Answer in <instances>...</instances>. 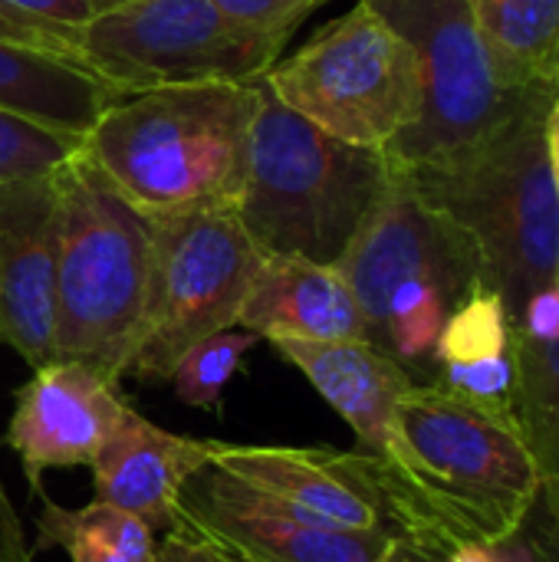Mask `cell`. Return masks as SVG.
<instances>
[{
  "instance_id": "cell-1",
  "label": "cell",
  "mask_w": 559,
  "mask_h": 562,
  "mask_svg": "<svg viewBox=\"0 0 559 562\" xmlns=\"http://www.w3.org/2000/svg\"><path fill=\"white\" fill-rule=\"evenodd\" d=\"M399 471L382 474L402 562H441L458 543L507 547L540 494V474L511 408L441 382L399 398Z\"/></svg>"
},
{
  "instance_id": "cell-2",
  "label": "cell",
  "mask_w": 559,
  "mask_h": 562,
  "mask_svg": "<svg viewBox=\"0 0 559 562\" xmlns=\"http://www.w3.org/2000/svg\"><path fill=\"white\" fill-rule=\"evenodd\" d=\"M257 82H194L122 95L82 135V155L145 217L234 204Z\"/></svg>"
},
{
  "instance_id": "cell-3",
  "label": "cell",
  "mask_w": 559,
  "mask_h": 562,
  "mask_svg": "<svg viewBox=\"0 0 559 562\" xmlns=\"http://www.w3.org/2000/svg\"><path fill=\"white\" fill-rule=\"evenodd\" d=\"M389 178L382 148L323 132L260 82L234 214L267 257L336 267Z\"/></svg>"
},
{
  "instance_id": "cell-4",
  "label": "cell",
  "mask_w": 559,
  "mask_h": 562,
  "mask_svg": "<svg viewBox=\"0 0 559 562\" xmlns=\"http://www.w3.org/2000/svg\"><path fill=\"white\" fill-rule=\"evenodd\" d=\"M56 359L128 375L152 277V217L76 151L56 168Z\"/></svg>"
},
{
  "instance_id": "cell-5",
  "label": "cell",
  "mask_w": 559,
  "mask_h": 562,
  "mask_svg": "<svg viewBox=\"0 0 559 562\" xmlns=\"http://www.w3.org/2000/svg\"><path fill=\"white\" fill-rule=\"evenodd\" d=\"M547 112L524 115L461 161L399 171L474 237L488 286L501 293L514 323L534 293L559 280V191L547 155Z\"/></svg>"
},
{
  "instance_id": "cell-6",
  "label": "cell",
  "mask_w": 559,
  "mask_h": 562,
  "mask_svg": "<svg viewBox=\"0 0 559 562\" xmlns=\"http://www.w3.org/2000/svg\"><path fill=\"white\" fill-rule=\"evenodd\" d=\"M418 53V119L385 148L395 171H428L461 161L530 112L557 99L501 82L468 0H366Z\"/></svg>"
},
{
  "instance_id": "cell-7",
  "label": "cell",
  "mask_w": 559,
  "mask_h": 562,
  "mask_svg": "<svg viewBox=\"0 0 559 562\" xmlns=\"http://www.w3.org/2000/svg\"><path fill=\"white\" fill-rule=\"evenodd\" d=\"M260 82L323 132L382 151L418 119L422 105L415 46L366 0L293 56L277 59Z\"/></svg>"
},
{
  "instance_id": "cell-8",
  "label": "cell",
  "mask_w": 559,
  "mask_h": 562,
  "mask_svg": "<svg viewBox=\"0 0 559 562\" xmlns=\"http://www.w3.org/2000/svg\"><path fill=\"white\" fill-rule=\"evenodd\" d=\"M264 260L234 204L152 217L148 300L128 375L168 382L191 346L234 329Z\"/></svg>"
},
{
  "instance_id": "cell-9",
  "label": "cell",
  "mask_w": 559,
  "mask_h": 562,
  "mask_svg": "<svg viewBox=\"0 0 559 562\" xmlns=\"http://www.w3.org/2000/svg\"><path fill=\"white\" fill-rule=\"evenodd\" d=\"M283 46L217 0H125L76 30L79 63L119 99L161 86L257 82Z\"/></svg>"
},
{
  "instance_id": "cell-10",
  "label": "cell",
  "mask_w": 559,
  "mask_h": 562,
  "mask_svg": "<svg viewBox=\"0 0 559 562\" xmlns=\"http://www.w3.org/2000/svg\"><path fill=\"white\" fill-rule=\"evenodd\" d=\"M336 270L356 293L369 336L385 300L405 283H438L455 300L488 283L474 237L399 171L362 217Z\"/></svg>"
},
{
  "instance_id": "cell-11",
  "label": "cell",
  "mask_w": 559,
  "mask_h": 562,
  "mask_svg": "<svg viewBox=\"0 0 559 562\" xmlns=\"http://www.w3.org/2000/svg\"><path fill=\"white\" fill-rule=\"evenodd\" d=\"M237 562H395L389 530H346L306 517L208 464L178 494V527Z\"/></svg>"
},
{
  "instance_id": "cell-12",
  "label": "cell",
  "mask_w": 559,
  "mask_h": 562,
  "mask_svg": "<svg viewBox=\"0 0 559 562\" xmlns=\"http://www.w3.org/2000/svg\"><path fill=\"white\" fill-rule=\"evenodd\" d=\"M125 408L119 379L76 359H53L16 392L7 448L20 458L26 484L43 494L46 471L92 464Z\"/></svg>"
},
{
  "instance_id": "cell-13",
  "label": "cell",
  "mask_w": 559,
  "mask_h": 562,
  "mask_svg": "<svg viewBox=\"0 0 559 562\" xmlns=\"http://www.w3.org/2000/svg\"><path fill=\"white\" fill-rule=\"evenodd\" d=\"M211 464L323 524L346 530H389L399 537L379 464L369 454L224 441Z\"/></svg>"
},
{
  "instance_id": "cell-14",
  "label": "cell",
  "mask_w": 559,
  "mask_h": 562,
  "mask_svg": "<svg viewBox=\"0 0 559 562\" xmlns=\"http://www.w3.org/2000/svg\"><path fill=\"white\" fill-rule=\"evenodd\" d=\"M53 175L0 184V342L30 369L56 359Z\"/></svg>"
},
{
  "instance_id": "cell-15",
  "label": "cell",
  "mask_w": 559,
  "mask_h": 562,
  "mask_svg": "<svg viewBox=\"0 0 559 562\" xmlns=\"http://www.w3.org/2000/svg\"><path fill=\"white\" fill-rule=\"evenodd\" d=\"M283 362L300 369L326 405L353 428L356 451L382 474L399 471V398L415 385L412 372L369 339L339 342H270Z\"/></svg>"
},
{
  "instance_id": "cell-16",
  "label": "cell",
  "mask_w": 559,
  "mask_h": 562,
  "mask_svg": "<svg viewBox=\"0 0 559 562\" xmlns=\"http://www.w3.org/2000/svg\"><path fill=\"white\" fill-rule=\"evenodd\" d=\"M224 441L165 431L125 408L109 441L92 458V501L112 504L155 533L178 527V494L191 474L208 468Z\"/></svg>"
},
{
  "instance_id": "cell-17",
  "label": "cell",
  "mask_w": 559,
  "mask_h": 562,
  "mask_svg": "<svg viewBox=\"0 0 559 562\" xmlns=\"http://www.w3.org/2000/svg\"><path fill=\"white\" fill-rule=\"evenodd\" d=\"M237 326L267 342L369 339L366 316L343 273L306 257H267Z\"/></svg>"
},
{
  "instance_id": "cell-18",
  "label": "cell",
  "mask_w": 559,
  "mask_h": 562,
  "mask_svg": "<svg viewBox=\"0 0 559 562\" xmlns=\"http://www.w3.org/2000/svg\"><path fill=\"white\" fill-rule=\"evenodd\" d=\"M119 95L82 63L0 40V109L82 138Z\"/></svg>"
},
{
  "instance_id": "cell-19",
  "label": "cell",
  "mask_w": 559,
  "mask_h": 562,
  "mask_svg": "<svg viewBox=\"0 0 559 562\" xmlns=\"http://www.w3.org/2000/svg\"><path fill=\"white\" fill-rule=\"evenodd\" d=\"M517 428L540 474V494L517 537L559 540V336L537 339L514 326Z\"/></svg>"
},
{
  "instance_id": "cell-20",
  "label": "cell",
  "mask_w": 559,
  "mask_h": 562,
  "mask_svg": "<svg viewBox=\"0 0 559 562\" xmlns=\"http://www.w3.org/2000/svg\"><path fill=\"white\" fill-rule=\"evenodd\" d=\"M504 86L559 95V0H468Z\"/></svg>"
},
{
  "instance_id": "cell-21",
  "label": "cell",
  "mask_w": 559,
  "mask_h": 562,
  "mask_svg": "<svg viewBox=\"0 0 559 562\" xmlns=\"http://www.w3.org/2000/svg\"><path fill=\"white\" fill-rule=\"evenodd\" d=\"M36 550H63L69 562H155L158 533L102 501L72 510L46 501L36 514Z\"/></svg>"
},
{
  "instance_id": "cell-22",
  "label": "cell",
  "mask_w": 559,
  "mask_h": 562,
  "mask_svg": "<svg viewBox=\"0 0 559 562\" xmlns=\"http://www.w3.org/2000/svg\"><path fill=\"white\" fill-rule=\"evenodd\" d=\"M514 349V319L501 293L488 283L474 286L445 319L435 346V375L448 366H474Z\"/></svg>"
},
{
  "instance_id": "cell-23",
  "label": "cell",
  "mask_w": 559,
  "mask_h": 562,
  "mask_svg": "<svg viewBox=\"0 0 559 562\" xmlns=\"http://www.w3.org/2000/svg\"><path fill=\"white\" fill-rule=\"evenodd\" d=\"M260 342V336L234 326L224 333H214L208 339H201L198 346H191L175 372H171V385L178 392V398L191 408H217L221 395L227 389V382L234 379V372L241 369L244 356Z\"/></svg>"
},
{
  "instance_id": "cell-24",
  "label": "cell",
  "mask_w": 559,
  "mask_h": 562,
  "mask_svg": "<svg viewBox=\"0 0 559 562\" xmlns=\"http://www.w3.org/2000/svg\"><path fill=\"white\" fill-rule=\"evenodd\" d=\"M82 148V138L53 132L0 109V184L46 178Z\"/></svg>"
},
{
  "instance_id": "cell-25",
  "label": "cell",
  "mask_w": 559,
  "mask_h": 562,
  "mask_svg": "<svg viewBox=\"0 0 559 562\" xmlns=\"http://www.w3.org/2000/svg\"><path fill=\"white\" fill-rule=\"evenodd\" d=\"M237 23L273 36V40H290L297 26L326 0H217Z\"/></svg>"
},
{
  "instance_id": "cell-26",
  "label": "cell",
  "mask_w": 559,
  "mask_h": 562,
  "mask_svg": "<svg viewBox=\"0 0 559 562\" xmlns=\"http://www.w3.org/2000/svg\"><path fill=\"white\" fill-rule=\"evenodd\" d=\"M0 40H13V43H23V46H36V49H46V53H56V56H69L79 63L76 56V40L56 26H46L20 10H13L10 3L0 0Z\"/></svg>"
},
{
  "instance_id": "cell-27",
  "label": "cell",
  "mask_w": 559,
  "mask_h": 562,
  "mask_svg": "<svg viewBox=\"0 0 559 562\" xmlns=\"http://www.w3.org/2000/svg\"><path fill=\"white\" fill-rule=\"evenodd\" d=\"M3 3H10L13 10H20L46 26L69 33L72 40H76V30L86 26L102 10L99 0H3Z\"/></svg>"
},
{
  "instance_id": "cell-28",
  "label": "cell",
  "mask_w": 559,
  "mask_h": 562,
  "mask_svg": "<svg viewBox=\"0 0 559 562\" xmlns=\"http://www.w3.org/2000/svg\"><path fill=\"white\" fill-rule=\"evenodd\" d=\"M155 562H237L234 557H227L224 550L204 543L201 537H191L185 530H171L161 533L158 540V553Z\"/></svg>"
},
{
  "instance_id": "cell-29",
  "label": "cell",
  "mask_w": 559,
  "mask_h": 562,
  "mask_svg": "<svg viewBox=\"0 0 559 562\" xmlns=\"http://www.w3.org/2000/svg\"><path fill=\"white\" fill-rule=\"evenodd\" d=\"M0 562H33V547L0 481Z\"/></svg>"
},
{
  "instance_id": "cell-30",
  "label": "cell",
  "mask_w": 559,
  "mask_h": 562,
  "mask_svg": "<svg viewBox=\"0 0 559 562\" xmlns=\"http://www.w3.org/2000/svg\"><path fill=\"white\" fill-rule=\"evenodd\" d=\"M441 562H511L504 553V547H491V543H458L451 553H445Z\"/></svg>"
},
{
  "instance_id": "cell-31",
  "label": "cell",
  "mask_w": 559,
  "mask_h": 562,
  "mask_svg": "<svg viewBox=\"0 0 559 562\" xmlns=\"http://www.w3.org/2000/svg\"><path fill=\"white\" fill-rule=\"evenodd\" d=\"M544 132H547L550 171H554V181H557V191H559V99L550 105V112H547V125H544Z\"/></svg>"
},
{
  "instance_id": "cell-32",
  "label": "cell",
  "mask_w": 559,
  "mask_h": 562,
  "mask_svg": "<svg viewBox=\"0 0 559 562\" xmlns=\"http://www.w3.org/2000/svg\"><path fill=\"white\" fill-rule=\"evenodd\" d=\"M530 550V562H559V540L550 537H517Z\"/></svg>"
},
{
  "instance_id": "cell-33",
  "label": "cell",
  "mask_w": 559,
  "mask_h": 562,
  "mask_svg": "<svg viewBox=\"0 0 559 562\" xmlns=\"http://www.w3.org/2000/svg\"><path fill=\"white\" fill-rule=\"evenodd\" d=\"M115 3H125V0H99V7L105 10V7H115Z\"/></svg>"
},
{
  "instance_id": "cell-34",
  "label": "cell",
  "mask_w": 559,
  "mask_h": 562,
  "mask_svg": "<svg viewBox=\"0 0 559 562\" xmlns=\"http://www.w3.org/2000/svg\"><path fill=\"white\" fill-rule=\"evenodd\" d=\"M395 562H402V560H395Z\"/></svg>"
}]
</instances>
